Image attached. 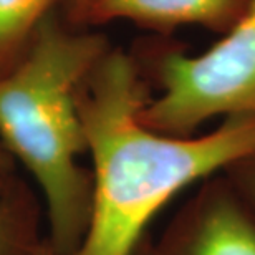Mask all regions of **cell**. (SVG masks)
<instances>
[{
  "label": "cell",
  "instance_id": "6da1fadb",
  "mask_svg": "<svg viewBox=\"0 0 255 255\" xmlns=\"http://www.w3.org/2000/svg\"><path fill=\"white\" fill-rule=\"evenodd\" d=\"M149 100L141 63L123 50L110 48L80 86L93 212L73 255H131L177 192L255 154V116H229L207 134L172 136L141 121Z\"/></svg>",
  "mask_w": 255,
  "mask_h": 255
},
{
  "label": "cell",
  "instance_id": "7a4b0ae2",
  "mask_svg": "<svg viewBox=\"0 0 255 255\" xmlns=\"http://www.w3.org/2000/svg\"><path fill=\"white\" fill-rule=\"evenodd\" d=\"M108 50L103 35L43 27L0 75V139L42 191L47 241L58 255H73L90 227L93 177L78 164L86 152L78 91Z\"/></svg>",
  "mask_w": 255,
  "mask_h": 255
},
{
  "label": "cell",
  "instance_id": "3957f363",
  "mask_svg": "<svg viewBox=\"0 0 255 255\" xmlns=\"http://www.w3.org/2000/svg\"><path fill=\"white\" fill-rule=\"evenodd\" d=\"M149 73L161 95L142 106L141 121L157 132L192 136L212 118L255 116V0L204 53L176 45L156 50Z\"/></svg>",
  "mask_w": 255,
  "mask_h": 255
},
{
  "label": "cell",
  "instance_id": "277c9868",
  "mask_svg": "<svg viewBox=\"0 0 255 255\" xmlns=\"http://www.w3.org/2000/svg\"><path fill=\"white\" fill-rule=\"evenodd\" d=\"M151 255H255V206L214 174L167 224Z\"/></svg>",
  "mask_w": 255,
  "mask_h": 255
},
{
  "label": "cell",
  "instance_id": "5b68a950",
  "mask_svg": "<svg viewBox=\"0 0 255 255\" xmlns=\"http://www.w3.org/2000/svg\"><path fill=\"white\" fill-rule=\"evenodd\" d=\"M249 0H90L83 25L129 20L157 33L197 25L226 35L247 12Z\"/></svg>",
  "mask_w": 255,
  "mask_h": 255
},
{
  "label": "cell",
  "instance_id": "8992f818",
  "mask_svg": "<svg viewBox=\"0 0 255 255\" xmlns=\"http://www.w3.org/2000/svg\"><path fill=\"white\" fill-rule=\"evenodd\" d=\"M43 207L22 179H15L0 197V255H40Z\"/></svg>",
  "mask_w": 255,
  "mask_h": 255
},
{
  "label": "cell",
  "instance_id": "52a82bcc",
  "mask_svg": "<svg viewBox=\"0 0 255 255\" xmlns=\"http://www.w3.org/2000/svg\"><path fill=\"white\" fill-rule=\"evenodd\" d=\"M52 0H0V75L20 58L25 40L33 37Z\"/></svg>",
  "mask_w": 255,
  "mask_h": 255
},
{
  "label": "cell",
  "instance_id": "ba28073f",
  "mask_svg": "<svg viewBox=\"0 0 255 255\" xmlns=\"http://www.w3.org/2000/svg\"><path fill=\"white\" fill-rule=\"evenodd\" d=\"M239 192L255 206V154L247 156L244 159L234 162L226 171H222Z\"/></svg>",
  "mask_w": 255,
  "mask_h": 255
},
{
  "label": "cell",
  "instance_id": "9c48e42d",
  "mask_svg": "<svg viewBox=\"0 0 255 255\" xmlns=\"http://www.w3.org/2000/svg\"><path fill=\"white\" fill-rule=\"evenodd\" d=\"M7 149L3 144H0V197L3 196L10 186L13 184V181L17 179V176L13 174L12 162L8 159Z\"/></svg>",
  "mask_w": 255,
  "mask_h": 255
},
{
  "label": "cell",
  "instance_id": "30bf717a",
  "mask_svg": "<svg viewBox=\"0 0 255 255\" xmlns=\"http://www.w3.org/2000/svg\"><path fill=\"white\" fill-rule=\"evenodd\" d=\"M66 3H68V13L71 20L76 23H83L90 0H66Z\"/></svg>",
  "mask_w": 255,
  "mask_h": 255
},
{
  "label": "cell",
  "instance_id": "8fae6325",
  "mask_svg": "<svg viewBox=\"0 0 255 255\" xmlns=\"http://www.w3.org/2000/svg\"><path fill=\"white\" fill-rule=\"evenodd\" d=\"M151 251H152V241L147 236H144L137 242V246L131 252V255H151Z\"/></svg>",
  "mask_w": 255,
  "mask_h": 255
},
{
  "label": "cell",
  "instance_id": "7c38bea8",
  "mask_svg": "<svg viewBox=\"0 0 255 255\" xmlns=\"http://www.w3.org/2000/svg\"><path fill=\"white\" fill-rule=\"evenodd\" d=\"M40 255H58V254L53 251L52 246H50V244H48V241H47V239H45L43 247H42V251H40Z\"/></svg>",
  "mask_w": 255,
  "mask_h": 255
}]
</instances>
